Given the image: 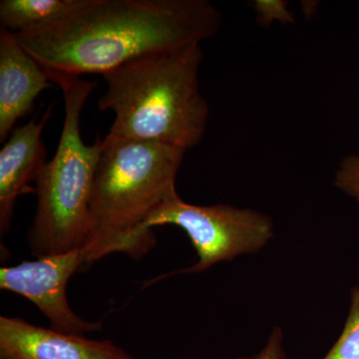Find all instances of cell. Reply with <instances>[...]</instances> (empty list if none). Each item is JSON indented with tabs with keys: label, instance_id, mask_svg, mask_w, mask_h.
<instances>
[{
	"label": "cell",
	"instance_id": "12",
	"mask_svg": "<svg viewBox=\"0 0 359 359\" xmlns=\"http://www.w3.org/2000/svg\"><path fill=\"white\" fill-rule=\"evenodd\" d=\"M334 186L359 205V155L346 156L335 174Z\"/></svg>",
	"mask_w": 359,
	"mask_h": 359
},
{
	"label": "cell",
	"instance_id": "6",
	"mask_svg": "<svg viewBox=\"0 0 359 359\" xmlns=\"http://www.w3.org/2000/svg\"><path fill=\"white\" fill-rule=\"evenodd\" d=\"M85 269L83 250L36 257L0 269V289L22 295L50 321V328L63 334L82 335L102 330L100 321L82 320L71 309L68 282Z\"/></svg>",
	"mask_w": 359,
	"mask_h": 359
},
{
	"label": "cell",
	"instance_id": "8",
	"mask_svg": "<svg viewBox=\"0 0 359 359\" xmlns=\"http://www.w3.org/2000/svg\"><path fill=\"white\" fill-rule=\"evenodd\" d=\"M52 107H48L39 122L32 119L13 130L0 151V233L6 235L11 228L14 205L20 196L35 192L30 182L36 181L46 160V148L42 132Z\"/></svg>",
	"mask_w": 359,
	"mask_h": 359
},
{
	"label": "cell",
	"instance_id": "11",
	"mask_svg": "<svg viewBox=\"0 0 359 359\" xmlns=\"http://www.w3.org/2000/svg\"><path fill=\"white\" fill-rule=\"evenodd\" d=\"M323 359H359V285L351 292V306L344 330Z\"/></svg>",
	"mask_w": 359,
	"mask_h": 359
},
{
	"label": "cell",
	"instance_id": "7",
	"mask_svg": "<svg viewBox=\"0 0 359 359\" xmlns=\"http://www.w3.org/2000/svg\"><path fill=\"white\" fill-rule=\"evenodd\" d=\"M0 359H134L111 340H94L0 318Z\"/></svg>",
	"mask_w": 359,
	"mask_h": 359
},
{
	"label": "cell",
	"instance_id": "5",
	"mask_svg": "<svg viewBox=\"0 0 359 359\" xmlns=\"http://www.w3.org/2000/svg\"><path fill=\"white\" fill-rule=\"evenodd\" d=\"M174 224L186 231L199 261L172 273H198L241 255L256 254L273 236V221L262 212L230 205H195L175 196L151 214L145 226Z\"/></svg>",
	"mask_w": 359,
	"mask_h": 359
},
{
	"label": "cell",
	"instance_id": "2",
	"mask_svg": "<svg viewBox=\"0 0 359 359\" xmlns=\"http://www.w3.org/2000/svg\"><path fill=\"white\" fill-rule=\"evenodd\" d=\"M187 151L159 142L102 139L90 212L92 231L85 269L122 252L138 261L156 245L146 221L178 195L176 178Z\"/></svg>",
	"mask_w": 359,
	"mask_h": 359
},
{
	"label": "cell",
	"instance_id": "1",
	"mask_svg": "<svg viewBox=\"0 0 359 359\" xmlns=\"http://www.w3.org/2000/svg\"><path fill=\"white\" fill-rule=\"evenodd\" d=\"M221 25L207 0H74L62 15L15 36L44 69L103 76L143 56L201 44Z\"/></svg>",
	"mask_w": 359,
	"mask_h": 359
},
{
	"label": "cell",
	"instance_id": "10",
	"mask_svg": "<svg viewBox=\"0 0 359 359\" xmlns=\"http://www.w3.org/2000/svg\"><path fill=\"white\" fill-rule=\"evenodd\" d=\"M74 0H1V29L18 34L62 15Z\"/></svg>",
	"mask_w": 359,
	"mask_h": 359
},
{
	"label": "cell",
	"instance_id": "9",
	"mask_svg": "<svg viewBox=\"0 0 359 359\" xmlns=\"http://www.w3.org/2000/svg\"><path fill=\"white\" fill-rule=\"evenodd\" d=\"M48 73L21 46L15 34L0 30V141L50 87Z\"/></svg>",
	"mask_w": 359,
	"mask_h": 359
},
{
	"label": "cell",
	"instance_id": "13",
	"mask_svg": "<svg viewBox=\"0 0 359 359\" xmlns=\"http://www.w3.org/2000/svg\"><path fill=\"white\" fill-rule=\"evenodd\" d=\"M256 9L257 22L262 26H269L275 21H280L283 25L292 23L294 15L287 9V4L280 0H257L254 1Z\"/></svg>",
	"mask_w": 359,
	"mask_h": 359
},
{
	"label": "cell",
	"instance_id": "14",
	"mask_svg": "<svg viewBox=\"0 0 359 359\" xmlns=\"http://www.w3.org/2000/svg\"><path fill=\"white\" fill-rule=\"evenodd\" d=\"M283 344L282 330L280 327H275L266 346L259 353L252 356H248V358H238L236 359H285Z\"/></svg>",
	"mask_w": 359,
	"mask_h": 359
},
{
	"label": "cell",
	"instance_id": "3",
	"mask_svg": "<svg viewBox=\"0 0 359 359\" xmlns=\"http://www.w3.org/2000/svg\"><path fill=\"white\" fill-rule=\"evenodd\" d=\"M200 43L143 56L103 75L100 111H112L107 138L159 142L188 151L204 138L209 106L200 91Z\"/></svg>",
	"mask_w": 359,
	"mask_h": 359
},
{
	"label": "cell",
	"instance_id": "4",
	"mask_svg": "<svg viewBox=\"0 0 359 359\" xmlns=\"http://www.w3.org/2000/svg\"><path fill=\"white\" fill-rule=\"evenodd\" d=\"M46 71L52 83L62 91L65 116L55 155L35 181L37 207L27 235L28 248L35 257L86 247L92 231L90 203L102 152L101 139L86 145L80 132L82 110L96 82Z\"/></svg>",
	"mask_w": 359,
	"mask_h": 359
}]
</instances>
